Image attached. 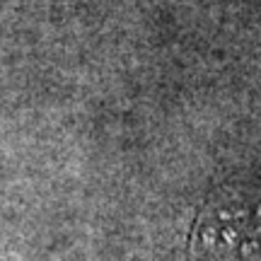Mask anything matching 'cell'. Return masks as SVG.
<instances>
[{
	"label": "cell",
	"instance_id": "obj_1",
	"mask_svg": "<svg viewBox=\"0 0 261 261\" xmlns=\"http://www.w3.org/2000/svg\"><path fill=\"white\" fill-rule=\"evenodd\" d=\"M191 261H261V198L215 196L189 230Z\"/></svg>",
	"mask_w": 261,
	"mask_h": 261
}]
</instances>
